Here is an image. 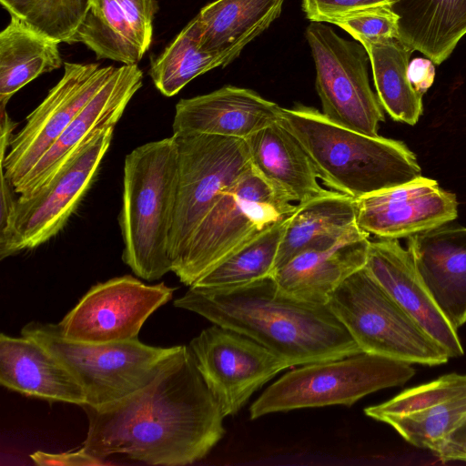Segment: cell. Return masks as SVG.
Segmentation results:
<instances>
[{"label":"cell","mask_w":466,"mask_h":466,"mask_svg":"<svg viewBox=\"0 0 466 466\" xmlns=\"http://www.w3.org/2000/svg\"><path fill=\"white\" fill-rule=\"evenodd\" d=\"M288 219L267 229L220 261L194 285L232 287L272 276Z\"/></svg>","instance_id":"29"},{"label":"cell","mask_w":466,"mask_h":466,"mask_svg":"<svg viewBox=\"0 0 466 466\" xmlns=\"http://www.w3.org/2000/svg\"><path fill=\"white\" fill-rule=\"evenodd\" d=\"M434 454L442 462H466V420L448 435Z\"/></svg>","instance_id":"35"},{"label":"cell","mask_w":466,"mask_h":466,"mask_svg":"<svg viewBox=\"0 0 466 466\" xmlns=\"http://www.w3.org/2000/svg\"><path fill=\"white\" fill-rule=\"evenodd\" d=\"M157 9L156 0H90L68 44L83 43L97 59L137 65L151 44Z\"/></svg>","instance_id":"19"},{"label":"cell","mask_w":466,"mask_h":466,"mask_svg":"<svg viewBox=\"0 0 466 466\" xmlns=\"http://www.w3.org/2000/svg\"><path fill=\"white\" fill-rule=\"evenodd\" d=\"M370 243V234L360 228L329 248L297 255L272 277L278 287L292 298L329 304L337 288L365 267Z\"/></svg>","instance_id":"21"},{"label":"cell","mask_w":466,"mask_h":466,"mask_svg":"<svg viewBox=\"0 0 466 466\" xmlns=\"http://www.w3.org/2000/svg\"><path fill=\"white\" fill-rule=\"evenodd\" d=\"M83 409L88 429L82 448L103 461L118 454L150 465H187L225 434V416L186 345L133 393Z\"/></svg>","instance_id":"1"},{"label":"cell","mask_w":466,"mask_h":466,"mask_svg":"<svg viewBox=\"0 0 466 466\" xmlns=\"http://www.w3.org/2000/svg\"><path fill=\"white\" fill-rule=\"evenodd\" d=\"M305 35L324 116L359 133L379 136L384 109L370 85L366 49L340 37L323 22L311 21Z\"/></svg>","instance_id":"11"},{"label":"cell","mask_w":466,"mask_h":466,"mask_svg":"<svg viewBox=\"0 0 466 466\" xmlns=\"http://www.w3.org/2000/svg\"><path fill=\"white\" fill-rule=\"evenodd\" d=\"M284 0H215L196 15L203 50L224 59L225 66L280 15Z\"/></svg>","instance_id":"25"},{"label":"cell","mask_w":466,"mask_h":466,"mask_svg":"<svg viewBox=\"0 0 466 466\" xmlns=\"http://www.w3.org/2000/svg\"><path fill=\"white\" fill-rule=\"evenodd\" d=\"M279 122L306 150L319 178L355 199L421 175L416 156L401 141L351 130L313 107H281Z\"/></svg>","instance_id":"3"},{"label":"cell","mask_w":466,"mask_h":466,"mask_svg":"<svg viewBox=\"0 0 466 466\" xmlns=\"http://www.w3.org/2000/svg\"><path fill=\"white\" fill-rule=\"evenodd\" d=\"M1 173V205H0V233H3L8 227L11 217L14 213L17 198L15 190L5 176L4 167H0Z\"/></svg>","instance_id":"37"},{"label":"cell","mask_w":466,"mask_h":466,"mask_svg":"<svg viewBox=\"0 0 466 466\" xmlns=\"http://www.w3.org/2000/svg\"><path fill=\"white\" fill-rule=\"evenodd\" d=\"M371 64L377 96L383 109L399 122L413 126L423 111L422 95L408 76L414 51L400 37L383 39L363 46Z\"/></svg>","instance_id":"27"},{"label":"cell","mask_w":466,"mask_h":466,"mask_svg":"<svg viewBox=\"0 0 466 466\" xmlns=\"http://www.w3.org/2000/svg\"><path fill=\"white\" fill-rule=\"evenodd\" d=\"M408 238L407 249L423 282L458 329L466 323V228L446 224Z\"/></svg>","instance_id":"20"},{"label":"cell","mask_w":466,"mask_h":466,"mask_svg":"<svg viewBox=\"0 0 466 466\" xmlns=\"http://www.w3.org/2000/svg\"><path fill=\"white\" fill-rule=\"evenodd\" d=\"M408 76L413 88L423 96L435 77V64L430 58L417 57L408 66Z\"/></svg>","instance_id":"36"},{"label":"cell","mask_w":466,"mask_h":466,"mask_svg":"<svg viewBox=\"0 0 466 466\" xmlns=\"http://www.w3.org/2000/svg\"><path fill=\"white\" fill-rule=\"evenodd\" d=\"M281 106L257 92L226 86L211 93L179 100L173 135L207 134L246 139L279 121Z\"/></svg>","instance_id":"18"},{"label":"cell","mask_w":466,"mask_h":466,"mask_svg":"<svg viewBox=\"0 0 466 466\" xmlns=\"http://www.w3.org/2000/svg\"><path fill=\"white\" fill-rule=\"evenodd\" d=\"M115 127L86 142L56 175L28 197L17 198L6 229L0 233V258L33 249L57 235L94 182Z\"/></svg>","instance_id":"10"},{"label":"cell","mask_w":466,"mask_h":466,"mask_svg":"<svg viewBox=\"0 0 466 466\" xmlns=\"http://www.w3.org/2000/svg\"><path fill=\"white\" fill-rule=\"evenodd\" d=\"M174 288L148 285L130 275L97 283L57 323L72 340L107 343L137 339L151 314L169 301Z\"/></svg>","instance_id":"13"},{"label":"cell","mask_w":466,"mask_h":466,"mask_svg":"<svg viewBox=\"0 0 466 466\" xmlns=\"http://www.w3.org/2000/svg\"><path fill=\"white\" fill-rule=\"evenodd\" d=\"M329 305L363 352L426 366L451 358L365 267L337 288Z\"/></svg>","instance_id":"7"},{"label":"cell","mask_w":466,"mask_h":466,"mask_svg":"<svg viewBox=\"0 0 466 466\" xmlns=\"http://www.w3.org/2000/svg\"><path fill=\"white\" fill-rule=\"evenodd\" d=\"M116 67L66 62L64 74L44 100L26 116L5 158V176L15 188L53 146L73 119L110 77Z\"/></svg>","instance_id":"14"},{"label":"cell","mask_w":466,"mask_h":466,"mask_svg":"<svg viewBox=\"0 0 466 466\" xmlns=\"http://www.w3.org/2000/svg\"><path fill=\"white\" fill-rule=\"evenodd\" d=\"M0 383L47 401L86 405L83 389L43 346L22 336L0 335Z\"/></svg>","instance_id":"22"},{"label":"cell","mask_w":466,"mask_h":466,"mask_svg":"<svg viewBox=\"0 0 466 466\" xmlns=\"http://www.w3.org/2000/svg\"><path fill=\"white\" fill-rule=\"evenodd\" d=\"M365 268L451 358L463 355L457 329L438 307L410 251L402 248L398 239L370 241Z\"/></svg>","instance_id":"17"},{"label":"cell","mask_w":466,"mask_h":466,"mask_svg":"<svg viewBox=\"0 0 466 466\" xmlns=\"http://www.w3.org/2000/svg\"><path fill=\"white\" fill-rule=\"evenodd\" d=\"M356 216L355 198L332 189L297 203L279 244L275 270L300 253L338 244L360 228Z\"/></svg>","instance_id":"24"},{"label":"cell","mask_w":466,"mask_h":466,"mask_svg":"<svg viewBox=\"0 0 466 466\" xmlns=\"http://www.w3.org/2000/svg\"><path fill=\"white\" fill-rule=\"evenodd\" d=\"M253 169L292 202L329 193L320 186L308 153L279 121L246 138Z\"/></svg>","instance_id":"23"},{"label":"cell","mask_w":466,"mask_h":466,"mask_svg":"<svg viewBox=\"0 0 466 466\" xmlns=\"http://www.w3.org/2000/svg\"><path fill=\"white\" fill-rule=\"evenodd\" d=\"M11 16L57 43H69L83 23L90 0H0Z\"/></svg>","instance_id":"31"},{"label":"cell","mask_w":466,"mask_h":466,"mask_svg":"<svg viewBox=\"0 0 466 466\" xmlns=\"http://www.w3.org/2000/svg\"><path fill=\"white\" fill-rule=\"evenodd\" d=\"M174 306L248 336L290 367L363 352L329 304L292 298L272 276L232 287L193 285Z\"/></svg>","instance_id":"2"},{"label":"cell","mask_w":466,"mask_h":466,"mask_svg":"<svg viewBox=\"0 0 466 466\" xmlns=\"http://www.w3.org/2000/svg\"><path fill=\"white\" fill-rule=\"evenodd\" d=\"M58 45L11 16L0 33V105L6 106L26 84L62 66Z\"/></svg>","instance_id":"26"},{"label":"cell","mask_w":466,"mask_h":466,"mask_svg":"<svg viewBox=\"0 0 466 466\" xmlns=\"http://www.w3.org/2000/svg\"><path fill=\"white\" fill-rule=\"evenodd\" d=\"M175 137L178 168L169 235L172 262L223 192L252 167L244 138L207 134Z\"/></svg>","instance_id":"9"},{"label":"cell","mask_w":466,"mask_h":466,"mask_svg":"<svg viewBox=\"0 0 466 466\" xmlns=\"http://www.w3.org/2000/svg\"><path fill=\"white\" fill-rule=\"evenodd\" d=\"M358 226L380 239H399L440 228L458 217L456 196L430 177L355 199Z\"/></svg>","instance_id":"15"},{"label":"cell","mask_w":466,"mask_h":466,"mask_svg":"<svg viewBox=\"0 0 466 466\" xmlns=\"http://www.w3.org/2000/svg\"><path fill=\"white\" fill-rule=\"evenodd\" d=\"M465 393L466 375L450 373L431 382L405 390L385 402L369 406L364 412L368 417L381 421L386 417L415 412Z\"/></svg>","instance_id":"32"},{"label":"cell","mask_w":466,"mask_h":466,"mask_svg":"<svg viewBox=\"0 0 466 466\" xmlns=\"http://www.w3.org/2000/svg\"><path fill=\"white\" fill-rule=\"evenodd\" d=\"M399 20L390 5H380L349 13L329 23L339 26L365 46L380 40L400 37Z\"/></svg>","instance_id":"33"},{"label":"cell","mask_w":466,"mask_h":466,"mask_svg":"<svg viewBox=\"0 0 466 466\" xmlns=\"http://www.w3.org/2000/svg\"><path fill=\"white\" fill-rule=\"evenodd\" d=\"M137 65L116 67L110 77L73 119L53 146L15 188L28 197L48 183L76 151L101 130L115 127L142 86Z\"/></svg>","instance_id":"16"},{"label":"cell","mask_w":466,"mask_h":466,"mask_svg":"<svg viewBox=\"0 0 466 466\" xmlns=\"http://www.w3.org/2000/svg\"><path fill=\"white\" fill-rule=\"evenodd\" d=\"M21 335L43 346L69 371L84 390L86 405L91 407L112 403L146 385L179 347L150 346L138 338L76 341L66 338L57 324L39 321L28 322Z\"/></svg>","instance_id":"6"},{"label":"cell","mask_w":466,"mask_h":466,"mask_svg":"<svg viewBox=\"0 0 466 466\" xmlns=\"http://www.w3.org/2000/svg\"><path fill=\"white\" fill-rule=\"evenodd\" d=\"M414 374L410 363L366 352L305 364L263 391L251 404L250 420L303 408L351 406L370 393L403 385Z\"/></svg>","instance_id":"8"},{"label":"cell","mask_w":466,"mask_h":466,"mask_svg":"<svg viewBox=\"0 0 466 466\" xmlns=\"http://www.w3.org/2000/svg\"><path fill=\"white\" fill-rule=\"evenodd\" d=\"M200 35L199 23L195 16L151 62L149 75L164 96H173L195 77L225 66L221 56L202 49Z\"/></svg>","instance_id":"28"},{"label":"cell","mask_w":466,"mask_h":466,"mask_svg":"<svg viewBox=\"0 0 466 466\" xmlns=\"http://www.w3.org/2000/svg\"><path fill=\"white\" fill-rule=\"evenodd\" d=\"M36 465L41 466H97L104 465L103 460L86 452L83 448L76 451L46 452L36 451L30 454Z\"/></svg>","instance_id":"34"},{"label":"cell","mask_w":466,"mask_h":466,"mask_svg":"<svg viewBox=\"0 0 466 466\" xmlns=\"http://www.w3.org/2000/svg\"><path fill=\"white\" fill-rule=\"evenodd\" d=\"M175 136L141 145L126 156L118 216L122 260L139 278L157 280L172 269L169 235L177 184Z\"/></svg>","instance_id":"4"},{"label":"cell","mask_w":466,"mask_h":466,"mask_svg":"<svg viewBox=\"0 0 466 466\" xmlns=\"http://www.w3.org/2000/svg\"><path fill=\"white\" fill-rule=\"evenodd\" d=\"M188 348L225 417L238 413L254 392L290 368L260 343L217 324L203 329Z\"/></svg>","instance_id":"12"},{"label":"cell","mask_w":466,"mask_h":466,"mask_svg":"<svg viewBox=\"0 0 466 466\" xmlns=\"http://www.w3.org/2000/svg\"><path fill=\"white\" fill-rule=\"evenodd\" d=\"M296 208L251 167L206 214L173 260L171 271L184 285H194L220 261L288 219Z\"/></svg>","instance_id":"5"},{"label":"cell","mask_w":466,"mask_h":466,"mask_svg":"<svg viewBox=\"0 0 466 466\" xmlns=\"http://www.w3.org/2000/svg\"><path fill=\"white\" fill-rule=\"evenodd\" d=\"M465 420L466 393L415 412L386 417L381 422L391 426L411 445L435 453L448 435Z\"/></svg>","instance_id":"30"}]
</instances>
